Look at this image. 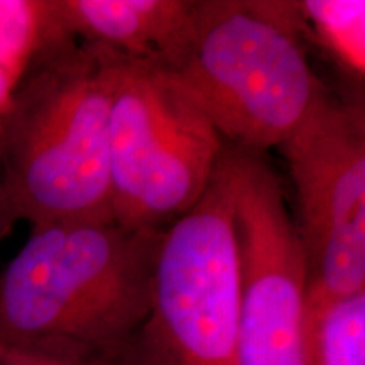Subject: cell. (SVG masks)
Wrapping results in <instances>:
<instances>
[{
    "label": "cell",
    "mask_w": 365,
    "mask_h": 365,
    "mask_svg": "<svg viewBox=\"0 0 365 365\" xmlns=\"http://www.w3.org/2000/svg\"><path fill=\"white\" fill-rule=\"evenodd\" d=\"M163 235L115 218L31 228L0 271V349L66 362L124 355L149 314Z\"/></svg>",
    "instance_id": "cell-1"
},
{
    "label": "cell",
    "mask_w": 365,
    "mask_h": 365,
    "mask_svg": "<svg viewBox=\"0 0 365 365\" xmlns=\"http://www.w3.org/2000/svg\"><path fill=\"white\" fill-rule=\"evenodd\" d=\"M118 56L70 36L46 43L0 117V228L113 218L108 113Z\"/></svg>",
    "instance_id": "cell-2"
},
{
    "label": "cell",
    "mask_w": 365,
    "mask_h": 365,
    "mask_svg": "<svg viewBox=\"0 0 365 365\" xmlns=\"http://www.w3.org/2000/svg\"><path fill=\"white\" fill-rule=\"evenodd\" d=\"M202 108L223 143L279 148L331 93L313 71L294 2L195 0L158 65Z\"/></svg>",
    "instance_id": "cell-3"
},
{
    "label": "cell",
    "mask_w": 365,
    "mask_h": 365,
    "mask_svg": "<svg viewBox=\"0 0 365 365\" xmlns=\"http://www.w3.org/2000/svg\"><path fill=\"white\" fill-rule=\"evenodd\" d=\"M240 257L223 149L207 191L164 230L134 365H239Z\"/></svg>",
    "instance_id": "cell-4"
},
{
    "label": "cell",
    "mask_w": 365,
    "mask_h": 365,
    "mask_svg": "<svg viewBox=\"0 0 365 365\" xmlns=\"http://www.w3.org/2000/svg\"><path fill=\"white\" fill-rule=\"evenodd\" d=\"M225 143L166 73L118 56L108 113L112 215L166 230L207 191Z\"/></svg>",
    "instance_id": "cell-5"
},
{
    "label": "cell",
    "mask_w": 365,
    "mask_h": 365,
    "mask_svg": "<svg viewBox=\"0 0 365 365\" xmlns=\"http://www.w3.org/2000/svg\"><path fill=\"white\" fill-rule=\"evenodd\" d=\"M279 149L296 191L309 328L333 304L365 293L364 100L330 93Z\"/></svg>",
    "instance_id": "cell-6"
},
{
    "label": "cell",
    "mask_w": 365,
    "mask_h": 365,
    "mask_svg": "<svg viewBox=\"0 0 365 365\" xmlns=\"http://www.w3.org/2000/svg\"><path fill=\"white\" fill-rule=\"evenodd\" d=\"M240 257L239 365H309L307 272L281 181L264 154L225 144Z\"/></svg>",
    "instance_id": "cell-7"
},
{
    "label": "cell",
    "mask_w": 365,
    "mask_h": 365,
    "mask_svg": "<svg viewBox=\"0 0 365 365\" xmlns=\"http://www.w3.org/2000/svg\"><path fill=\"white\" fill-rule=\"evenodd\" d=\"M195 0H54L70 38L158 66L181 39Z\"/></svg>",
    "instance_id": "cell-8"
},
{
    "label": "cell",
    "mask_w": 365,
    "mask_h": 365,
    "mask_svg": "<svg viewBox=\"0 0 365 365\" xmlns=\"http://www.w3.org/2000/svg\"><path fill=\"white\" fill-rule=\"evenodd\" d=\"M304 39L314 41L335 66L362 90L365 76L364 0L294 2Z\"/></svg>",
    "instance_id": "cell-9"
},
{
    "label": "cell",
    "mask_w": 365,
    "mask_h": 365,
    "mask_svg": "<svg viewBox=\"0 0 365 365\" xmlns=\"http://www.w3.org/2000/svg\"><path fill=\"white\" fill-rule=\"evenodd\" d=\"M61 34L54 0H0V70L17 83L39 49Z\"/></svg>",
    "instance_id": "cell-10"
},
{
    "label": "cell",
    "mask_w": 365,
    "mask_h": 365,
    "mask_svg": "<svg viewBox=\"0 0 365 365\" xmlns=\"http://www.w3.org/2000/svg\"><path fill=\"white\" fill-rule=\"evenodd\" d=\"M309 365H365V293L339 301L309 325Z\"/></svg>",
    "instance_id": "cell-11"
},
{
    "label": "cell",
    "mask_w": 365,
    "mask_h": 365,
    "mask_svg": "<svg viewBox=\"0 0 365 365\" xmlns=\"http://www.w3.org/2000/svg\"><path fill=\"white\" fill-rule=\"evenodd\" d=\"M0 365H134V364H132L129 350H127L124 355H118V357H112V359L88 360V362H66V360L36 357V355H27L21 352H14V350L0 349Z\"/></svg>",
    "instance_id": "cell-12"
},
{
    "label": "cell",
    "mask_w": 365,
    "mask_h": 365,
    "mask_svg": "<svg viewBox=\"0 0 365 365\" xmlns=\"http://www.w3.org/2000/svg\"><path fill=\"white\" fill-rule=\"evenodd\" d=\"M14 86H16V83H14L11 76H9L6 71L0 70V117H2V113L6 112Z\"/></svg>",
    "instance_id": "cell-13"
},
{
    "label": "cell",
    "mask_w": 365,
    "mask_h": 365,
    "mask_svg": "<svg viewBox=\"0 0 365 365\" xmlns=\"http://www.w3.org/2000/svg\"><path fill=\"white\" fill-rule=\"evenodd\" d=\"M0 196H2V195H0ZM2 237H4V235H2V228H0V239H2Z\"/></svg>",
    "instance_id": "cell-14"
}]
</instances>
